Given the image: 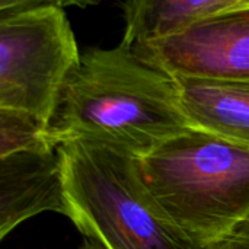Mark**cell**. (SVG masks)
<instances>
[{"mask_svg":"<svg viewBox=\"0 0 249 249\" xmlns=\"http://www.w3.org/2000/svg\"><path fill=\"white\" fill-rule=\"evenodd\" d=\"M142 178L165 214L200 248L249 217V147L191 127L139 158Z\"/></svg>","mask_w":249,"mask_h":249,"instance_id":"cell-2","label":"cell"},{"mask_svg":"<svg viewBox=\"0 0 249 249\" xmlns=\"http://www.w3.org/2000/svg\"><path fill=\"white\" fill-rule=\"evenodd\" d=\"M131 53L172 77L248 82L249 0L169 38L139 44Z\"/></svg>","mask_w":249,"mask_h":249,"instance_id":"cell-5","label":"cell"},{"mask_svg":"<svg viewBox=\"0 0 249 249\" xmlns=\"http://www.w3.org/2000/svg\"><path fill=\"white\" fill-rule=\"evenodd\" d=\"M44 149H57L45 123L19 109L0 108V158L22 150Z\"/></svg>","mask_w":249,"mask_h":249,"instance_id":"cell-9","label":"cell"},{"mask_svg":"<svg viewBox=\"0 0 249 249\" xmlns=\"http://www.w3.org/2000/svg\"><path fill=\"white\" fill-rule=\"evenodd\" d=\"M241 0H137L123 4L125 31L120 45L131 51L144 42L169 38Z\"/></svg>","mask_w":249,"mask_h":249,"instance_id":"cell-8","label":"cell"},{"mask_svg":"<svg viewBox=\"0 0 249 249\" xmlns=\"http://www.w3.org/2000/svg\"><path fill=\"white\" fill-rule=\"evenodd\" d=\"M82 55L57 3H0V108L50 125L63 85Z\"/></svg>","mask_w":249,"mask_h":249,"instance_id":"cell-4","label":"cell"},{"mask_svg":"<svg viewBox=\"0 0 249 249\" xmlns=\"http://www.w3.org/2000/svg\"><path fill=\"white\" fill-rule=\"evenodd\" d=\"M175 77L128 48H90L61 88L48 125L53 144L95 140L137 158L191 128Z\"/></svg>","mask_w":249,"mask_h":249,"instance_id":"cell-1","label":"cell"},{"mask_svg":"<svg viewBox=\"0 0 249 249\" xmlns=\"http://www.w3.org/2000/svg\"><path fill=\"white\" fill-rule=\"evenodd\" d=\"M44 212L70 214L58 150H22L0 158V239Z\"/></svg>","mask_w":249,"mask_h":249,"instance_id":"cell-6","label":"cell"},{"mask_svg":"<svg viewBox=\"0 0 249 249\" xmlns=\"http://www.w3.org/2000/svg\"><path fill=\"white\" fill-rule=\"evenodd\" d=\"M79 249H107V248H105V247H102L101 244L95 242V241H90V239H86V238H85L83 245H82Z\"/></svg>","mask_w":249,"mask_h":249,"instance_id":"cell-11","label":"cell"},{"mask_svg":"<svg viewBox=\"0 0 249 249\" xmlns=\"http://www.w3.org/2000/svg\"><path fill=\"white\" fill-rule=\"evenodd\" d=\"M69 219L107 249H203L149 193L139 158L124 149L71 140L58 146Z\"/></svg>","mask_w":249,"mask_h":249,"instance_id":"cell-3","label":"cell"},{"mask_svg":"<svg viewBox=\"0 0 249 249\" xmlns=\"http://www.w3.org/2000/svg\"><path fill=\"white\" fill-rule=\"evenodd\" d=\"M175 80L181 108L193 127L249 147V80Z\"/></svg>","mask_w":249,"mask_h":249,"instance_id":"cell-7","label":"cell"},{"mask_svg":"<svg viewBox=\"0 0 249 249\" xmlns=\"http://www.w3.org/2000/svg\"><path fill=\"white\" fill-rule=\"evenodd\" d=\"M207 249H249V217L225 239Z\"/></svg>","mask_w":249,"mask_h":249,"instance_id":"cell-10","label":"cell"}]
</instances>
